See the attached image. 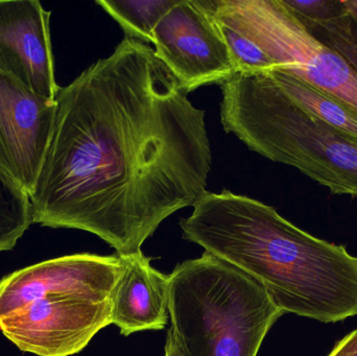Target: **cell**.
<instances>
[{"label": "cell", "mask_w": 357, "mask_h": 356, "mask_svg": "<svg viewBox=\"0 0 357 356\" xmlns=\"http://www.w3.org/2000/svg\"><path fill=\"white\" fill-rule=\"evenodd\" d=\"M220 89V121L227 133L333 194L357 198L356 139L300 108L266 69L236 72Z\"/></svg>", "instance_id": "4"}, {"label": "cell", "mask_w": 357, "mask_h": 356, "mask_svg": "<svg viewBox=\"0 0 357 356\" xmlns=\"http://www.w3.org/2000/svg\"><path fill=\"white\" fill-rule=\"evenodd\" d=\"M50 15L38 0H0V71L29 91L54 100Z\"/></svg>", "instance_id": "9"}, {"label": "cell", "mask_w": 357, "mask_h": 356, "mask_svg": "<svg viewBox=\"0 0 357 356\" xmlns=\"http://www.w3.org/2000/svg\"><path fill=\"white\" fill-rule=\"evenodd\" d=\"M169 311L182 356H257L284 315L256 280L207 252L169 275Z\"/></svg>", "instance_id": "5"}, {"label": "cell", "mask_w": 357, "mask_h": 356, "mask_svg": "<svg viewBox=\"0 0 357 356\" xmlns=\"http://www.w3.org/2000/svg\"><path fill=\"white\" fill-rule=\"evenodd\" d=\"M180 0H98L123 29L126 38L153 43L154 31L163 17L177 6Z\"/></svg>", "instance_id": "12"}, {"label": "cell", "mask_w": 357, "mask_h": 356, "mask_svg": "<svg viewBox=\"0 0 357 356\" xmlns=\"http://www.w3.org/2000/svg\"><path fill=\"white\" fill-rule=\"evenodd\" d=\"M165 356H182L178 350L175 339L171 332H167V343H165Z\"/></svg>", "instance_id": "17"}, {"label": "cell", "mask_w": 357, "mask_h": 356, "mask_svg": "<svg viewBox=\"0 0 357 356\" xmlns=\"http://www.w3.org/2000/svg\"><path fill=\"white\" fill-rule=\"evenodd\" d=\"M150 44L126 38L56 98L54 133L31 199L33 224L89 232L119 256L207 192L205 111Z\"/></svg>", "instance_id": "1"}, {"label": "cell", "mask_w": 357, "mask_h": 356, "mask_svg": "<svg viewBox=\"0 0 357 356\" xmlns=\"http://www.w3.org/2000/svg\"><path fill=\"white\" fill-rule=\"evenodd\" d=\"M347 10L357 19V0H343Z\"/></svg>", "instance_id": "18"}, {"label": "cell", "mask_w": 357, "mask_h": 356, "mask_svg": "<svg viewBox=\"0 0 357 356\" xmlns=\"http://www.w3.org/2000/svg\"><path fill=\"white\" fill-rule=\"evenodd\" d=\"M119 255L79 253L42 261L0 280V332L22 353L77 355L112 324Z\"/></svg>", "instance_id": "3"}, {"label": "cell", "mask_w": 357, "mask_h": 356, "mask_svg": "<svg viewBox=\"0 0 357 356\" xmlns=\"http://www.w3.org/2000/svg\"><path fill=\"white\" fill-rule=\"evenodd\" d=\"M155 54L189 93L237 72L230 49L199 0H180L154 31Z\"/></svg>", "instance_id": "7"}, {"label": "cell", "mask_w": 357, "mask_h": 356, "mask_svg": "<svg viewBox=\"0 0 357 356\" xmlns=\"http://www.w3.org/2000/svg\"><path fill=\"white\" fill-rule=\"evenodd\" d=\"M278 87L305 112L357 140V113L333 94L285 69H266Z\"/></svg>", "instance_id": "11"}, {"label": "cell", "mask_w": 357, "mask_h": 356, "mask_svg": "<svg viewBox=\"0 0 357 356\" xmlns=\"http://www.w3.org/2000/svg\"><path fill=\"white\" fill-rule=\"evenodd\" d=\"M56 102L0 71V171L33 194L54 133Z\"/></svg>", "instance_id": "8"}, {"label": "cell", "mask_w": 357, "mask_h": 356, "mask_svg": "<svg viewBox=\"0 0 357 356\" xmlns=\"http://www.w3.org/2000/svg\"><path fill=\"white\" fill-rule=\"evenodd\" d=\"M183 238L253 278L283 311L321 323L357 316V257L230 190L206 192Z\"/></svg>", "instance_id": "2"}, {"label": "cell", "mask_w": 357, "mask_h": 356, "mask_svg": "<svg viewBox=\"0 0 357 356\" xmlns=\"http://www.w3.org/2000/svg\"><path fill=\"white\" fill-rule=\"evenodd\" d=\"M33 224L29 194L0 171V252L16 247Z\"/></svg>", "instance_id": "13"}, {"label": "cell", "mask_w": 357, "mask_h": 356, "mask_svg": "<svg viewBox=\"0 0 357 356\" xmlns=\"http://www.w3.org/2000/svg\"><path fill=\"white\" fill-rule=\"evenodd\" d=\"M302 23L331 20L347 10L343 0H282Z\"/></svg>", "instance_id": "15"}, {"label": "cell", "mask_w": 357, "mask_h": 356, "mask_svg": "<svg viewBox=\"0 0 357 356\" xmlns=\"http://www.w3.org/2000/svg\"><path fill=\"white\" fill-rule=\"evenodd\" d=\"M119 257L123 272L113 296L112 324L123 336L165 330L169 317V276L152 267L142 252Z\"/></svg>", "instance_id": "10"}, {"label": "cell", "mask_w": 357, "mask_h": 356, "mask_svg": "<svg viewBox=\"0 0 357 356\" xmlns=\"http://www.w3.org/2000/svg\"><path fill=\"white\" fill-rule=\"evenodd\" d=\"M239 56L261 52L285 69L333 94L357 113V73L317 39L282 0H199Z\"/></svg>", "instance_id": "6"}, {"label": "cell", "mask_w": 357, "mask_h": 356, "mask_svg": "<svg viewBox=\"0 0 357 356\" xmlns=\"http://www.w3.org/2000/svg\"><path fill=\"white\" fill-rule=\"evenodd\" d=\"M327 356H357V330L339 341Z\"/></svg>", "instance_id": "16"}, {"label": "cell", "mask_w": 357, "mask_h": 356, "mask_svg": "<svg viewBox=\"0 0 357 356\" xmlns=\"http://www.w3.org/2000/svg\"><path fill=\"white\" fill-rule=\"evenodd\" d=\"M304 25L317 39L339 52L357 73V19L349 10L331 20Z\"/></svg>", "instance_id": "14"}]
</instances>
